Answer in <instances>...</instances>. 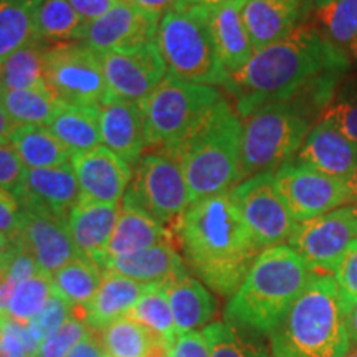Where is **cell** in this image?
<instances>
[{
	"instance_id": "obj_1",
	"label": "cell",
	"mask_w": 357,
	"mask_h": 357,
	"mask_svg": "<svg viewBox=\"0 0 357 357\" xmlns=\"http://www.w3.org/2000/svg\"><path fill=\"white\" fill-rule=\"evenodd\" d=\"M172 231L187 268L220 296L238 289L263 252L230 192L190 204Z\"/></svg>"
},
{
	"instance_id": "obj_2",
	"label": "cell",
	"mask_w": 357,
	"mask_h": 357,
	"mask_svg": "<svg viewBox=\"0 0 357 357\" xmlns=\"http://www.w3.org/2000/svg\"><path fill=\"white\" fill-rule=\"evenodd\" d=\"M351 61L329 50L311 20L280 42L255 52L242 71L230 77L227 91L235 98V111L245 119L261 106L298 96L324 75H339Z\"/></svg>"
},
{
	"instance_id": "obj_3",
	"label": "cell",
	"mask_w": 357,
	"mask_h": 357,
	"mask_svg": "<svg viewBox=\"0 0 357 357\" xmlns=\"http://www.w3.org/2000/svg\"><path fill=\"white\" fill-rule=\"evenodd\" d=\"M314 271L289 245L265 248L225 306V323L258 336L283 321Z\"/></svg>"
},
{
	"instance_id": "obj_4",
	"label": "cell",
	"mask_w": 357,
	"mask_h": 357,
	"mask_svg": "<svg viewBox=\"0 0 357 357\" xmlns=\"http://www.w3.org/2000/svg\"><path fill=\"white\" fill-rule=\"evenodd\" d=\"M268 337L271 357H344L352 344L334 276L314 273Z\"/></svg>"
},
{
	"instance_id": "obj_5",
	"label": "cell",
	"mask_w": 357,
	"mask_h": 357,
	"mask_svg": "<svg viewBox=\"0 0 357 357\" xmlns=\"http://www.w3.org/2000/svg\"><path fill=\"white\" fill-rule=\"evenodd\" d=\"M162 151L181 164L192 204L227 194L242 182V118L223 98L189 137Z\"/></svg>"
},
{
	"instance_id": "obj_6",
	"label": "cell",
	"mask_w": 357,
	"mask_h": 357,
	"mask_svg": "<svg viewBox=\"0 0 357 357\" xmlns=\"http://www.w3.org/2000/svg\"><path fill=\"white\" fill-rule=\"evenodd\" d=\"M321 114L306 91L287 101L261 106L242 119V181L261 172H275L298 154L311 131L312 116Z\"/></svg>"
},
{
	"instance_id": "obj_7",
	"label": "cell",
	"mask_w": 357,
	"mask_h": 357,
	"mask_svg": "<svg viewBox=\"0 0 357 357\" xmlns=\"http://www.w3.org/2000/svg\"><path fill=\"white\" fill-rule=\"evenodd\" d=\"M155 43L166 63L167 77L229 89L230 77L218 58L208 24V7L202 0H190L164 13Z\"/></svg>"
},
{
	"instance_id": "obj_8",
	"label": "cell",
	"mask_w": 357,
	"mask_h": 357,
	"mask_svg": "<svg viewBox=\"0 0 357 357\" xmlns=\"http://www.w3.org/2000/svg\"><path fill=\"white\" fill-rule=\"evenodd\" d=\"M222 100L223 95L215 86L166 77L142 101L147 149L162 151L177 146L205 121Z\"/></svg>"
},
{
	"instance_id": "obj_9",
	"label": "cell",
	"mask_w": 357,
	"mask_h": 357,
	"mask_svg": "<svg viewBox=\"0 0 357 357\" xmlns=\"http://www.w3.org/2000/svg\"><path fill=\"white\" fill-rule=\"evenodd\" d=\"M123 200L141 207L169 230H174L192 204L181 164L167 151L142 155Z\"/></svg>"
},
{
	"instance_id": "obj_10",
	"label": "cell",
	"mask_w": 357,
	"mask_h": 357,
	"mask_svg": "<svg viewBox=\"0 0 357 357\" xmlns=\"http://www.w3.org/2000/svg\"><path fill=\"white\" fill-rule=\"evenodd\" d=\"M43 73L48 89L63 102L100 106L108 96L101 55L82 42L45 48Z\"/></svg>"
},
{
	"instance_id": "obj_11",
	"label": "cell",
	"mask_w": 357,
	"mask_h": 357,
	"mask_svg": "<svg viewBox=\"0 0 357 357\" xmlns=\"http://www.w3.org/2000/svg\"><path fill=\"white\" fill-rule=\"evenodd\" d=\"M230 195L263 250L289 242L298 222L276 189L275 172H261L245 178L230 190Z\"/></svg>"
},
{
	"instance_id": "obj_12",
	"label": "cell",
	"mask_w": 357,
	"mask_h": 357,
	"mask_svg": "<svg viewBox=\"0 0 357 357\" xmlns=\"http://www.w3.org/2000/svg\"><path fill=\"white\" fill-rule=\"evenodd\" d=\"M275 184L298 223L312 220L351 202L347 182L288 160L275 171Z\"/></svg>"
},
{
	"instance_id": "obj_13",
	"label": "cell",
	"mask_w": 357,
	"mask_h": 357,
	"mask_svg": "<svg viewBox=\"0 0 357 357\" xmlns=\"http://www.w3.org/2000/svg\"><path fill=\"white\" fill-rule=\"evenodd\" d=\"M357 238V220L349 207H341L312 220L298 223L288 245L314 273L336 270L352 240Z\"/></svg>"
},
{
	"instance_id": "obj_14",
	"label": "cell",
	"mask_w": 357,
	"mask_h": 357,
	"mask_svg": "<svg viewBox=\"0 0 357 357\" xmlns=\"http://www.w3.org/2000/svg\"><path fill=\"white\" fill-rule=\"evenodd\" d=\"M100 55L109 96L142 102L167 77L166 63L155 40L131 50Z\"/></svg>"
},
{
	"instance_id": "obj_15",
	"label": "cell",
	"mask_w": 357,
	"mask_h": 357,
	"mask_svg": "<svg viewBox=\"0 0 357 357\" xmlns=\"http://www.w3.org/2000/svg\"><path fill=\"white\" fill-rule=\"evenodd\" d=\"M160 17L119 0L100 19L88 22L78 42L98 53L131 50L151 43L158 35Z\"/></svg>"
},
{
	"instance_id": "obj_16",
	"label": "cell",
	"mask_w": 357,
	"mask_h": 357,
	"mask_svg": "<svg viewBox=\"0 0 357 357\" xmlns=\"http://www.w3.org/2000/svg\"><path fill=\"white\" fill-rule=\"evenodd\" d=\"M70 162L79 187L78 202H123L134 174L126 160L106 146H98L84 153L71 154Z\"/></svg>"
},
{
	"instance_id": "obj_17",
	"label": "cell",
	"mask_w": 357,
	"mask_h": 357,
	"mask_svg": "<svg viewBox=\"0 0 357 357\" xmlns=\"http://www.w3.org/2000/svg\"><path fill=\"white\" fill-rule=\"evenodd\" d=\"M24 222L17 238L37 261L40 273L53 276L73 258L82 257L71 240L68 222L38 208L24 207Z\"/></svg>"
},
{
	"instance_id": "obj_18",
	"label": "cell",
	"mask_w": 357,
	"mask_h": 357,
	"mask_svg": "<svg viewBox=\"0 0 357 357\" xmlns=\"http://www.w3.org/2000/svg\"><path fill=\"white\" fill-rule=\"evenodd\" d=\"M98 118L102 146L136 167L147 149L142 102L108 95L100 105Z\"/></svg>"
},
{
	"instance_id": "obj_19",
	"label": "cell",
	"mask_w": 357,
	"mask_h": 357,
	"mask_svg": "<svg viewBox=\"0 0 357 357\" xmlns=\"http://www.w3.org/2000/svg\"><path fill=\"white\" fill-rule=\"evenodd\" d=\"M312 8L311 0H245L242 19L255 52L306 24Z\"/></svg>"
},
{
	"instance_id": "obj_20",
	"label": "cell",
	"mask_w": 357,
	"mask_h": 357,
	"mask_svg": "<svg viewBox=\"0 0 357 357\" xmlns=\"http://www.w3.org/2000/svg\"><path fill=\"white\" fill-rule=\"evenodd\" d=\"M17 199L22 207L38 208L68 220V213L79 199L77 174L71 162L55 167L26 169Z\"/></svg>"
},
{
	"instance_id": "obj_21",
	"label": "cell",
	"mask_w": 357,
	"mask_h": 357,
	"mask_svg": "<svg viewBox=\"0 0 357 357\" xmlns=\"http://www.w3.org/2000/svg\"><path fill=\"white\" fill-rule=\"evenodd\" d=\"M291 160L347 182L357 167V144L347 139L334 124L321 119L311 128Z\"/></svg>"
},
{
	"instance_id": "obj_22",
	"label": "cell",
	"mask_w": 357,
	"mask_h": 357,
	"mask_svg": "<svg viewBox=\"0 0 357 357\" xmlns=\"http://www.w3.org/2000/svg\"><path fill=\"white\" fill-rule=\"evenodd\" d=\"M121 204L77 202L68 213V230L78 253L102 270L106 250L118 223Z\"/></svg>"
},
{
	"instance_id": "obj_23",
	"label": "cell",
	"mask_w": 357,
	"mask_h": 357,
	"mask_svg": "<svg viewBox=\"0 0 357 357\" xmlns=\"http://www.w3.org/2000/svg\"><path fill=\"white\" fill-rule=\"evenodd\" d=\"M147 287L149 284L113 271H102L101 284L93 300L84 307H73V318L83 321L89 331L100 333L116 319L124 318Z\"/></svg>"
},
{
	"instance_id": "obj_24",
	"label": "cell",
	"mask_w": 357,
	"mask_h": 357,
	"mask_svg": "<svg viewBox=\"0 0 357 357\" xmlns=\"http://www.w3.org/2000/svg\"><path fill=\"white\" fill-rule=\"evenodd\" d=\"M162 288L171 306L177 336L205 328L215 318V298L189 270L171 276L164 281Z\"/></svg>"
},
{
	"instance_id": "obj_25",
	"label": "cell",
	"mask_w": 357,
	"mask_h": 357,
	"mask_svg": "<svg viewBox=\"0 0 357 357\" xmlns=\"http://www.w3.org/2000/svg\"><path fill=\"white\" fill-rule=\"evenodd\" d=\"M243 2L208 6V24L223 70L229 77L242 71L255 55L250 35L242 19Z\"/></svg>"
},
{
	"instance_id": "obj_26",
	"label": "cell",
	"mask_w": 357,
	"mask_h": 357,
	"mask_svg": "<svg viewBox=\"0 0 357 357\" xmlns=\"http://www.w3.org/2000/svg\"><path fill=\"white\" fill-rule=\"evenodd\" d=\"M189 270L176 243H159L124 255L108 258L102 271H113L139 283H164L171 276Z\"/></svg>"
},
{
	"instance_id": "obj_27",
	"label": "cell",
	"mask_w": 357,
	"mask_h": 357,
	"mask_svg": "<svg viewBox=\"0 0 357 357\" xmlns=\"http://www.w3.org/2000/svg\"><path fill=\"white\" fill-rule=\"evenodd\" d=\"M174 240L176 238H174L172 230L159 223L141 207L123 200L118 223L106 250V260L159 243H174Z\"/></svg>"
},
{
	"instance_id": "obj_28",
	"label": "cell",
	"mask_w": 357,
	"mask_h": 357,
	"mask_svg": "<svg viewBox=\"0 0 357 357\" xmlns=\"http://www.w3.org/2000/svg\"><path fill=\"white\" fill-rule=\"evenodd\" d=\"M98 109L100 106L70 105L61 101L47 128L68 147L71 154L95 149L102 146Z\"/></svg>"
},
{
	"instance_id": "obj_29",
	"label": "cell",
	"mask_w": 357,
	"mask_h": 357,
	"mask_svg": "<svg viewBox=\"0 0 357 357\" xmlns=\"http://www.w3.org/2000/svg\"><path fill=\"white\" fill-rule=\"evenodd\" d=\"M312 24L329 50L351 60V50L357 38V0H331L312 8Z\"/></svg>"
},
{
	"instance_id": "obj_30",
	"label": "cell",
	"mask_w": 357,
	"mask_h": 357,
	"mask_svg": "<svg viewBox=\"0 0 357 357\" xmlns=\"http://www.w3.org/2000/svg\"><path fill=\"white\" fill-rule=\"evenodd\" d=\"M10 144L26 169L55 167L71 160V151L47 126H17Z\"/></svg>"
},
{
	"instance_id": "obj_31",
	"label": "cell",
	"mask_w": 357,
	"mask_h": 357,
	"mask_svg": "<svg viewBox=\"0 0 357 357\" xmlns=\"http://www.w3.org/2000/svg\"><path fill=\"white\" fill-rule=\"evenodd\" d=\"M100 344L108 357H167L169 349L128 316L100 331Z\"/></svg>"
},
{
	"instance_id": "obj_32",
	"label": "cell",
	"mask_w": 357,
	"mask_h": 357,
	"mask_svg": "<svg viewBox=\"0 0 357 357\" xmlns=\"http://www.w3.org/2000/svg\"><path fill=\"white\" fill-rule=\"evenodd\" d=\"M43 0H0V61L37 40V10Z\"/></svg>"
},
{
	"instance_id": "obj_33",
	"label": "cell",
	"mask_w": 357,
	"mask_h": 357,
	"mask_svg": "<svg viewBox=\"0 0 357 357\" xmlns=\"http://www.w3.org/2000/svg\"><path fill=\"white\" fill-rule=\"evenodd\" d=\"M126 316L141 324L155 341L166 346L167 349L177 339L176 324L162 283L149 284Z\"/></svg>"
},
{
	"instance_id": "obj_34",
	"label": "cell",
	"mask_w": 357,
	"mask_h": 357,
	"mask_svg": "<svg viewBox=\"0 0 357 357\" xmlns=\"http://www.w3.org/2000/svg\"><path fill=\"white\" fill-rule=\"evenodd\" d=\"M0 102L17 126H48L60 100L48 88L0 89Z\"/></svg>"
},
{
	"instance_id": "obj_35",
	"label": "cell",
	"mask_w": 357,
	"mask_h": 357,
	"mask_svg": "<svg viewBox=\"0 0 357 357\" xmlns=\"http://www.w3.org/2000/svg\"><path fill=\"white\" fill-rule=\"evenodd\" d=\"M88 22L71 7L68 0H43L37 10V40L47 47L78 42Z\"/></svg>"
},
{
	"instance_id": "obj_36",
	"label": "cell",
	"mask_w": 357,
	"mask_h": 357,
	"mask_svg": "<svg viewBox=\"0 0 357 357\" xmlns=\"http://www.w3.org/2000/svg\"><path fill=\"white\" fill-rule=\"evenodd\" d=\"M102 280V270L89 258L77 257L52 276L53 289L73 307H84L93 300Z\"/></svg>"
},
{
	"instance_id": "obj_37",
	"label": "cell",
	"mask_w": 357,
	"mask_h": 357,
	"mask_svg": "<svg viewBox=\"0 0 357 357\" xmlns=\"http://www.w3.org/2000/svg\"><path fill=\"white\" fill-rule=\"evenodd\" d=\"M211 357H271L263 336L243 331L225 321H213L204 328Z\"/></svg>"
},
{
	"instance_id": "obj_38",
	"label": "cell",
	"mask_w": 357,
	"mask_h": 357,
	"mask_svg": "<svg viewBox=\"0 0 357 357\" xmlns=\"http://www.w3.org/2000/svg\"><path fill=\"white\" fill-rule=\"evenodd\" d=\"M45 48L42 42H32L7 56L2 61L0 89L48 88L43 73Z\"/></svg>"
},
{
	"instance_id": "obj_39",
	"label": "cell",
	"mask_w": 357,
	"mask_h": 357,
	"mask_svg": "<svg viewBox=\"0 0 357 357\" xmlns=\"http://www.w3.org/2000/svg\"><path fill=\"white\" fill-rule=\"evenodd\" d=\"M53 293L52 276L37 273L13 293L7 314L20 323H29L38 314Z\"/></svg>"
},
{
	"instance_id": "obj_40",
	"label": "cell",
	"mask_w": 357,
	"mask_h": 357,
	"mask_svg": "<svg viewBox=\"0 0 357 357\" xmlns=\"http://www.w3.org/2000/svg\"><path fill=\"white\" fill-rule=\"evenodd\" d=\"M323 121H329L341 131L347 139L357 144V86L341 88L334 93L331 101L319 114Z\"/></svg>"
},
{
	"instance_id": "obj_41",
	"label": "cell",
	"mask_w": 357,
	"mask_h": 357,
	"mask_svg": "<svg viewBox=\"0 0 357 357\" xmlns=\"http://www.w3.org/2000/svg\"><path fill=\"white\" fill-rule=\"evenodd\" d=\"M89 333L91 331L83 321L70 318L55 334L45 339L35 357H66L68 352Z\"/></svg>"
},
{
	"instance_id": "obj_42",
	"label": "cell",
	"mask_w": 357,
	"mask_h": 357,
	"mask_svg": "<svg viewBox=\"0 0 357 357\" xmlns=\"http://www.w3.org/2000/svg\"><path fill=\"white\" fill-rule=\"evenodd\" d=\"M71 311H73V306H71L61 294H58L55 289H53L52 296L48 298V301L45 303V306L40 310L38 314L35 316L33 319H30V323H32L33 328L42 334L45 341V339H48L52 334H55L58 329L70 319Z\"/></svg>"
},
{
	"instance_id": "obj_43",
	"label": "cell",
	"mask_w": 357,
	"mask_h": 357,
	"mask_svg": "<svg viewBox=\"0 0 357 357\" xmlns=\"http://www.w3.org/2000/svg\"><path fill=\"white\" fill-rule=\"evenodd\" d=\"M26 167L22 162L19 154L8 142H0V187L17 194L24 182Z\"/></svg>"
},
{
	"instance_id": "obj_44",
	"label": "cell",
	"mask_w": 357,
	"mask_h": 357,
	"mask_svg": "<svg viewBox=\"0 0 357 357\" xmlns=\"http://www.w3.org/2000/svg\"><path fill=\"white\" fill-rule=\"evenodd\" d=\"M334 280H336L342 300L357 298V238L352 240L346 253L339 260L334 270Z\"/></svg>"
},
{
	"instance_id": "obj_45",
	"label": "cell",
	"mask_w": 357,
	"mask_h": 357,
	"mask_svg": "<svg viewBox=\"0 0 357 357\" xmlns=\"http://www.w3.org/2000/svg\"><path fill=\"white\" fill-rule=\"evenodd\" d=\"M24 207L13 192L0 187V231L8 238L19 235L24 222Z\"/></svg>"
},
{
	"instance_id": "obj_46",
	"label": "cell",
	"mask_w": 357,
	"mask_h": 357,
	"mask_svg": "<svg viewBox=\"0 0 357 357\" xmlns=\"http://www.w3.org/2000/svg\"><path fill=\"white\" fill-rule=\"evenodd\" d=\"M167 357H211V347L204 333L192 331L177 336L174 344L169 347Z\"/></svg>"
},
{
	"instance_id": "obj_47",
	"label": "cell",
	"mask_w": 357,
	"mask_h": 357,
	"mask_svg": "<svg viewBox=\"0 0 357 357\" xmlns=\"http://www.w3.org/2000/svg\"><path fill=\"white\" fill-rule=\"evenodd\" d=\"M71 7L86 22H93L109 12L119 0H68Z\"/></svg>"
},
{
	"instance_id": "obj_48",
	"label": "cell",
	"mask_w": 357,
	"mask_h": 357,
	"mask_svg": "<svg viewBox=\"0 0 357 357\" xmlns=\"http://www.w3.org/2000/svg\"><path fill=\"white\" fill-rule=\"evenodd\" d=\"M132 6L139 7L141 10L153 13V15H158L162 19L164 13L174 10V8H178L185 6L190 0H128Z\"/></svg>"
},
{
	"instance_id": "obj_49",
	"label": "cell",
	"mask_w": 357,
	"mask_h": 357,
	"mask_svg": "<svg viewBox=\"0 0 357 357\" xmlns=\"http://www.w3.org/2000/svg\"><path fill=\"white\" fill-rule=\"evenodd\" d=\"M66 357H106V352L102 351L101 344L91 331L68 352Z\"/></svg>"
},
{
	"instance_id": "obj_50",
	"label": "cell",
	"mask_w": 357,
	"mask_h": 357,
	"mask_svg": "<svg viewBox=\"0 0 357 357\" xmlns=\"http://www.w3.org/2000/svg\"><path fill=\"white\" fill-rule=\"evenodd\" d=\"M346 306V316H347V329H349L351 344L357 347V298L354 300H342Z\"/></svg>"
},
{
	"instance_id": "obj_51",
	"label": "cell",
	"mask_w": 357,
	"mask_h": 357,
	"mask_svg": "<svg viewBox=\"0 0 357 357\" xmlns=\"http://www.w3.org/2000/svg\"><path fill=\"white\" fill-rule=\"evenodd\" d=\"M15 128H17V124L12 121V118L7 114L6 108H3L2 102H0V142L10 141Z\"/></svg>"
},
{
	"instance_id": "obj_52",
	"label": "cell",
	"mask_w": 357,
	"mask_h": 357,
	"mask_svg": "<svg viewBox=\"0 0 357 357\" xmlns=\"http://www.w3.org/2000/svg\"><path fill=\"white\" fill-rule=\"evenodd\" d=\"M347 187H349V192H351V202L347 207L351 208L352 213H354L356 220H357V167L354 174H352V177L347 181Z\"/></svg>"
},
{
	"instance_id": "obj_53",
	"label": "cell",
	"mask_w": 357,
	"mask_h": 357,
	"mask_svg": "<svg viewBox=\"0 0 357 357\" xmlns=\"http://www.w3.org/2000/svg\"><path fill=\"white\" fill-rule=\"evenodd\" d=\"M10 245H12V238H8L7 235H3L2 231H0V266H2L3 261H6L8 250H10Z\"/></svg>"
},
{
	"instance_id": "obj_54",
	"label": "cell",
	"mask_w": 357,
	"mask_h": 357,
	"mask_svg": "<svg viewBox=\"0 0 357 357\" xmlns=\"http://www.w3.org/2000/svg\"><path fill=\"white\" fill-rule=\"evenodd\" d=\"M204 3L208 6H217V3H229V2H245V0H202Z\"/></svg>"
},
{
	"instance_id": "obj_55",
	"label": "cell",
	"mask_w": 357,
	"mask_h": 357,
	"mask_svg": "<svg viewBox=\"0 0 357 357\" xmlns=\"http://www.w3.org/2000/svg\"><path fill=\"white\" fill-rule=\"evenodd\" d=\"M351 60L352 61H357V38L354 45H352V50H351Z\"/></svg>"
},
{
	"instance_id": "obj_56",
	"label": "cell",
	"mask_w": 357,
	"mask_h": 357,
	"mask_svg": "<svg viewBox=\"0 0 357 357\" xmlns=\"http://www.w3.org/2000/svg\"><path fill=\"white\" fill-rule=\"evenodd\" d=\"M311 2H312V6H314V8H316V7H321V6H324V3L331 2V0H311Z\"/></svg>"
},
{
	"instance_id": "obj_57",
	"label": "cell",
	"mask_w": 357,
	"mask_h": 357,
	"mask_svg": "<svg viewBox=\"0 0 357 357\" xmlns=\"http://www.w3.org/2000/svg\"><path fill=\"white\" fill-rule=\"evenodd\" d=\"M344 357H357V349H354V351H349Z\"/></svg>"
},
{
	"instance_id": "obj_58",
	"label": "cell",
	"mask_w": 357,
	"mask_h": 357,
	"mask_svg": "<svg viewBox=\"0 0 357 357\" xmlns=\"http://www.w3.org/2000/svg\"><path fill=\"white\" fill-rule=\"evenodd\" d=\"M0 73H2V61H0Z\"/></svg>"
}]
</instances>
